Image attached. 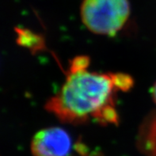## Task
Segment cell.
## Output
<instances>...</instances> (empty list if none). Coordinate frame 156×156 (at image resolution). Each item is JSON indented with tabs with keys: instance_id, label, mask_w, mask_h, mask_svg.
Returning a JSON list of instances; mask_svg holds the SVG:
<instances>
[{
	"instance_id": "6da1fadb",
	"label": "cell",
	"mask_w": 156,
	"mask_h": 156,
	"mask_svg": "<svg viewBox=\"0 0 156 156\" xmlns=\"http://www.w3.org/2000/svg\"><path fill=\"white\" fill-rule=\"evenodd\" d=\"M133 85V79L125 74H101L88 71L87 68H70L59 93L48 101L45 107L65 123L82 124L94 119L101 125H117L114 94L129 90Z\"/></svg>"
},
{
	"instance_id": "7a4b0ae2",
	"label": "cell",
	"mask_w": 156,
	"mask_h": 156,
	"mask_svg": "<svg viewBox=\"0 0 156 156\" xmlns=\"http://www.w3.org/2000/svg\"><path fill=\"white\" fill-rule=\"evenodd\" d=\"M80 15L92 33L113 36L129 19L130 4L129 0H83Z\"/></svg>"
},
{
	"instance_id": "3957f363",
	"label": "cell",
	"mask_w": 156,
	"mask_h": 156,
	"mask_svg": "<svg viewBox=\"0 0 156 156\" xmlns=\"http://www.w3.org/2000/svg\"><path fill=\"white\" fill-rule=\"evenodd\" d=\"M71 150V139L61 128L42 129L34 136L31 151L34 156H68Z\"/></svg>"
},
{
	"instance_id": "277c9868",
	"label": "cell",
	"mask_w": 156,
	"mask_h": 156,
	"mask_svg": "<svg viewBox=\"0 0 156 156\" xmlns=\"http://www.w3.org/2000/svg\"><path fill=\"white\" fill-rule=\"evenodd\" d=\"M15 32L17 34L16 41L19 45L28 48L35 52L41 49L44 44L40 36L37 35L30 30L22 28H15Z\"/></svg>"
},
{
	"instance_id": "5b68a950",
	"label": "cell",
	"mask_w": 156,
	"mask_h": 156,
	"mask_svg": "<svg viewBox=\"0 0 156 156\" xmlns=\"http://www.w3.org/2000/svg\"><path fill=\"white\" fill-rule=\"evenodd\" d=\"M145 152L150 156H156V121L154 127L152 129V133H151L150 139H147L144 146Z\"/></svg>"
},
{
	"instance_id": "8992f818",
	"label": "cell",
	"mask_w": 156,
	"mask_h": 156,
	"mask_svg": "<svg viewBox=\"0 0 156 156\" xmlns=\"http://www.w3.org/2000/svg\"><path fill=\"white\" fill-rule=\"evenodd\" d=\"M151 94H152V97L154 98V101H155L156 103V83H154V87H152V89H151Z\"/></svg>"
},
{
	"instance_id": "52a82bcc",
	"label": "cell",
	"mask_w": 156,
	"mask_h": 156,
	"mask_svg": "<svg viewBox=\"0 0 156 156\" xmlns=\"http://www.w3.org/2000/svg\"><path fill=\"white\" fill-rule=\"evenodd\" d=\"M82 156H87V154H86V155H82Z\"/></svg>"
}]
</instances>
